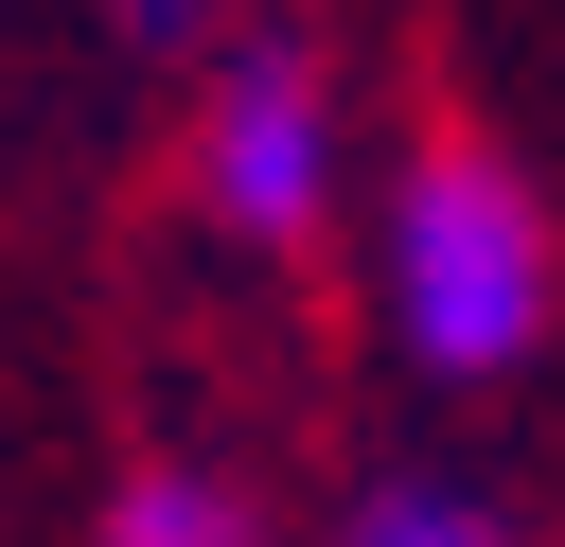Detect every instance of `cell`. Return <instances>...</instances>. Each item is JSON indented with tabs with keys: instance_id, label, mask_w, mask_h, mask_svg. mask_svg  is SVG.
<instances>
[{
	"instance_id": "1",
	"label": "cell",
	"mask_w": 565,
	"mask_h": 547,
	"mask_svg": "<svg viewBox=\"0 0 565 547\" xmlns=\"http://www.w3.org/2000/svg\"><path fill=\"white\" fill-rule=\"evenodd\" d=\"M371 265H388V335H406L441 388L512 371V353L547 335V282H565V247H547V212H530V176H512L494 141H424V159H388V229H371Z\"/></svg>"
},
{
	"instance_id": "2",
	"label": "cell",
	"mask_w": 565,
	"mask_h": 547,
	"mask_svg": "<svg viewBox=\"0 0 565 547\" xmlns=\"http://www.w3.org/2000/svg\"><path fill=\"white\" fill-rule=\"evenodd\" d=\"M194 212L230 247H318V212H335V71L300 35H247L212 71V106H194Z\"/></svg>"
},
{
	"instance_id": "3",
	"label": "cell",
	"mask_w": 565,
	"mask_h": 547,
	"mask_svg": "<svg viewBox=\"0 0 565 547\" xmlns=\"http://www.w3.org/2000/svg\"><path fill=\"white\" fill-rule=\"evenodd\" d=\"M88 547H265V512L212 476V459H141L124 494H106V529Z\"/></svg>"
},
{
	"instance_id": "4",
	"label": "cell",
	"mask_w": 565,
	"mask_h": 547,
	"mask_svg": "<svg viewBox=\"0 0 565 547\" xmlns=\"http://www.w3.org/2000/svg\"><path fill=\"white\" fill-rule=\"evenodd\" d=\"M335 547H494V512L477 494H441V476H388V494H353V529Z\"/></svg>"
},
{
	"instance_id": "5",
	"label": "cell",
	"mask_w": 565,
	"mask_h": 547,
	"mask_svg": "<svg viewBox=\"0 0 565 547\" xmlns=\"http://www.w3.org/2000/svg\"><path fill=\"white\" fill-rule=\"evenodd\" d=\"M194 18H212V0H141V35H194Z\"/></svg>"
}]
</instances>
